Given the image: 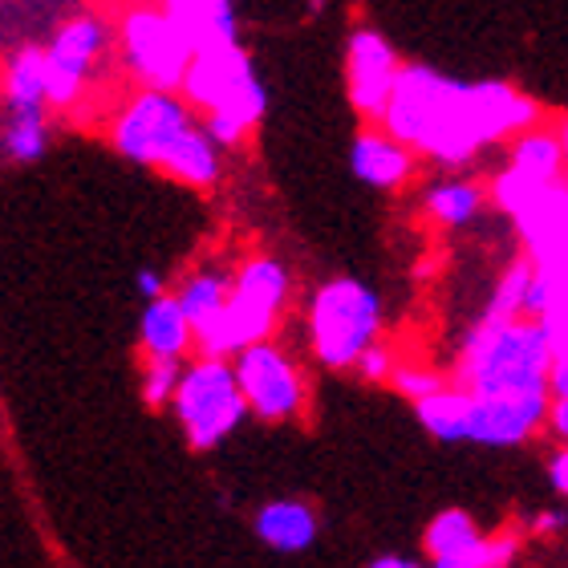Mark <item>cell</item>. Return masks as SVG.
<instances>
[{
  "label": "cell",
  "instance_id": "obj_33",
  "mask_svg": "<svg viewBox=\"0 0 568 568\" xmlns=\"http://www.w3.org/2000/svg\"><path fill=\"white\" fill-rule=\"evenodd\" d=\"M548 430L557 435V443H568V398H552V415H548Z\"/></svg>",
  "mask_w": 568,
  "mask_h": 568
},
{
  "label": "cell",
  "instance_id": "obj_24",
  "mask_svg": "<svg viewBox=\"0 0 568 568\" xmlns=\"http://www.w3.org/2000/svg\"><path fill=\"white\" fill-rule=\"evenodd\" d=\"M232 281L236 276L220 273V268H200V273L183 276L175 296L179 305H183V313L191 317V325H195V333L220 317V308L227 305V293H232Z\"/></svg>",
  "mask_w": 568,
  "mask_h": 568
},
{
  "label": "cell",
  "instance_id": "obj_26",
  "mask_svg": "<svg viewBox=\"0 0 568 568\" xmlns=\"http://www.w3.org/2000/svg\"><path fill=\"white\" fill-rule=\"evenodd\" d=\"M49 146V126H45V110H33V114H12L9 126H4V151L17 163H37Z\"/></svg>",
  "mask_w": 568,
  "mask_h": 568
},
{
  "label": "cell",
  "instance_id": "obj_27",
  "mask_svg": "<svg viewBox=\"0 0 568 568\" xmlns=\"http://www.w3.org/2000/svg\"><path fill=\"white\" fill-rule=\"evenodd\" d=\"M443 386H450V378L443 374V369L415 366V362H398V369H394V378H390V390H398L403 398H410V406L423 403V398H430V394H438Z\"/></svg>",
  "mask_w": 568,
  "mask_h": 568
},
{
  "label": "cell",
  "instance_id": "obj_37",
  "mask_svg": "<svg viewBox=\"0 0 568 568\" xmlns=\"http://www.w3.org/2000/svg\"><path fill=\"white\" fill-rule=\"evenodd\" d=\"M308 12L317 17V12H325V0H308Z\"/></svg>",
  "mask_w": 568,
  "mask_h": 568
},
{
  "label": "cell",
  "instance_id": "obj_14",
  "mask_svg": "<svg viewBox=\"0 0 568 568\" xmlns=\"http://www.w3.org/2000/svg\"><path fill=\"white\" fill-rule=\"evenodd\" d=\"M511 227L520 236L524 256L536 264V273L568 276V175L552 187L536 191L511 215Z\"/></svg>",
  "mask_w": 568,
  "mask_h": 568
},
{
  "label": "cell",
  "instance_id": "obj_28",
  "mask_svg": "<svg viewBox=\"0 0 568 568\" xmlns=\"http://www.w3.org/2000/svg\"><path fill=\"white\" fill-rule=\"evenodd\" d=\"M179 378H183V362H166V357H146V369H142V398H146V406L175 403Z\"/></svg>",
  "mask_w": 568,
  "mask_h": 568
},
{
  "label": "cell",
  "instance_id": "obj_13",
  "mask_svg": "<svg viewBox=\"0 0 568 568\" xmlns=\"http://www.w3.org/2000/svg\"><path fill=\"white\" fill-rule=\"evenodd\" d=\"M110 45V29L102 17H73L53 33V41L45 45L49 61V106L70 110L78 98L85 94V82L94 73L98 58Z\"/></svg>",
  "mask_w": 568,
  "mask_h": 568
},
{
  "label": "cell",
  "instance_id": "obj_35",
  "mask_svg": "<svg viewBox=\"0 0 568 568\" xmlns=\"http://www.w3.org/2000/svg\"><path fill=\"white\" fill-rule=\"evenodd\" d=\"M366 568H430V565H418V560H410V557H378V560H369Z\"/></svg>",
  "mask_w": 568,
  "mask_h": 568
},
{
  "label": "cell",
  "instance_id": "obj_25",
  "mask_svg": "<svg viewBox=\"0 0 568 568\" xmlns=\"http://www.w3.org/2000/svg\"><path fill=\"white\" fill-rule=\"evenodd\" d=\"M536 281V264L528 256H516L511 264H504L496 288L487 296L484 317H528V293Z\"/></svg>",
  "mask_w": 568,
  "mask_h": 568
},
{
  "label": "cell",
  "instance_id": "obj_30",
  "mask_svg": "<svg viewBox=\"0 0 568 568\" xmlns=\"http://www.w3.org/2000/svg\"><path fill=\"white\" fill-rule=\"evenodd\" d=\"M565 528H568V511H560V508L536 511L532 524H528V532L532 536H560Z\"/></svg>",
  "mask_w": 568,
  "mask_h": 568
},
{
  "label": "cell",
  "instance_id": "obj_34",
  "mask_svg": "<svg viewBox=\"0 0 568 568\" xmlns=\"http://www.w3.org/2000/svg\"><path fill=\"white\" fill-rule=\"evenodd\" d=\"M548 386H552V398H568V349L557 354V362H552V378H548Z\"/></svg>",
  "mask_w": 568,
  "mask_h": 568
},
{
  "label": "cell",
  "instance_id": "obj_22",
  "mask_svg": "<svg viewBox=\"0 0 568 568\" xmlns=\"http://www.w3.org/2000/svg\"><path fill=\"white\" fill-rule=\"evenodd\" d=\"M159 171H166V175L187 183V187H212L215 179H220V171H224V146L200 122V126H191L175 142V151L166 154V163Z\"/></svg>",
  "mask_w": 568,
  "mask_h": 568
},
{
  "label": "cell",
  "instance_id": "obj_29",
  "mask_svg": "<svg viewBox=\"0 0 568 568\" xmlns=\"http://www.w3.org/2000/svg\"><path fill=\"white\" fill-rule=\"evenodd\" d=\"M357 374L366 382H374V386H390L394 378V369H398V357H394V349L386 342L378 345H369L366 354H362V362H357Z\"/></svg>",
  "mask_w": 568,
  "mask_h": 568
},
{
  "label": "cell",
  "instance_id": "obj_6",
  "mask_svg": "<svg viewBox=\"0 0 568 568\" xmlns=\"http://www.w3.org/2000/svg\"><path fill=\"white\" fill-rule=\"evenodd\" d=\"M171 406H175L179 426H183V435H187V443L195 450L220 447L252 415L248 398L240 390L232 357H207V354H200L195 362L183 366V378H179L175 403Z\"/></svg>",
  "mask_w": 568,
  "mask_h": 568
},
{
  "label": "cell",
  "instance_id": "obj_21",
  "mask_svg": "<svg viewBox=\"0 0 568 568\" xmlns=\"http://www.w3.org/2000/svg\"><path fill=\"white\" fill-rule=\"evenodd\" d=\"M415 418L426 435L443 443V447H463L471 443V394L463 386H443L438 394L415 403Z\"/></svg>",
  "mask_w": 568,
  "mask_h": 568
},
{
  "label": "cell",
  "instance_id": "obj_18",
  "mask_svg": "<svg viewBox=\"0 0 568 568\" xmlns=\"http://www.w3.org/2000/svg\"><path fill=\"white\" fill-rule=\"evenodd\" d=\"M252 532L264 548L284 552V557H296V552H308L317 545L321 536V520L313 504L305 499H268L256 520H252Z\"/></svg>",
  "mask_w": 568,
  "mask_h": 568
},
{
  "label": "cell",
  "instance_id": "obj_9",
  "mask_svg": "<svg viewBox=\"0 0 568 568\" xmlns=\"http://www.w3.org/2000/svg\"><path fill=\"white\" fill-rule=\"evenodd\" d=\"M565 175H568V159H565V146H560L557 126L540 122V126L516 134L508 142V163L499 166L496 175H491V183H487L491 207L511 220L524 203L532 200L536 191L552 187Z\"/></svg>",
  "mask_w": 568,
  "mask_h": 568
},
{
  "label": "cell",
  "instance_id": "obj_36",
  "mask_svg": "<svg viewBox=\"0 0 568 568\" xmlns=\"http://www.w3.org/2000/svg\"><path fill=\"white\" fill-rule=\"evenodd\" d=\"M557 134H560V146H565V159H568V114L557 122Z\"/></svg>",
  "mask_w": 568,
  "mask_h": 568
},
{
  "label": "cell",
  "instance_id": "obj_11",
  "mask_svg": "<svg viewBox=\"0 0 568 568\" xmlns=\"http://www.w3.org/2000/svg\"><path fill=\"white\" fill-rule=\"evenodd\" d=\"M520 548V532L487 536L471 520V511L463 508H443L423 532V552L430 568H511Z\"/></svg>",
  "mask_w": 568,
  "mask_h": 568
},
{
  "label": "cell",
  "instance_id": "obj_10",
  "mask_svg": "<svg viewBox=\"0 0 568 568\" xmlns=\"http://www.w3.org/2000/svg\"><path fill=\"white\" fill-rule=\"evenodd\" d=\"M240 378V390L248 398L252 418L261 423H293L305 410V378L281 345L268 337V342H256L248 349H240L232 357Z\"/></svg>",
  "mask_w": 568,
  "mask_h": 568
},
{
  "label": "cell",
  "instance_id": "obj_2",
  "mask_svg": "<svg viewBox=\"0 0 568 568\" xmlns=\"http://www.w3.org/2000/svg\"><path fill=\"white\" fill-rule=\"evenodd\" d=\"M557 349L532 317H479L463 333L450 382L475 398H516L552 394Z\"/></svg>",
  "mask_w": 568,
  "mask_h": 568
},
{
  "label": "cell",
  "instance_id": "obj_31",
  "mask_svg": "<svg viewBox=\"0 0 568 568\" xmlns=\"http://www.w3.org/2000/svg\"><path fill=\"white\" fill-rule=\"evenodd\" d=\"M548 484H552L557 496L568 499V443H560V450L548 459Z\"/></svg>",
  "mask_w": 568,
  "mask_h": 568
},
{
  "label": "cell",
  "instance_id": "obj_1",
  "mask_svg": "<svg viewBox=\"0 0 568 568\" xmlns=\"http://www.w3.org/2000/svg\"><path fill=\"white\" fill-rule=\"evenodd\" d=\"M540 122L545 106L532 94H524L520 85L499 78L463 82L435 65L406 61L378 126L406 142L423 163L459 171L484 151L511 142Z\"/></svg>",
  "mask_w": 568,
  "mask_h": 568
},
{
  "label": "cell",
  "instance_id": "obj_17",
  "mask_svg": "<svg viewBox=\"0 0 568 568\" xmlns=\"http://www.w3.org/2000/svg\"><path fill=\"white\" fill-rule=\"evenodd\" d=\"M491 203V191L479 183V179L467 175H438L423 187V215L443 232H463V227L479 224V215L487 212Z\"/></svg>",
  "mask_w": 568,
  "mask_h": 568
},
{
  "label": "cell",
  "instance_id": "obj_3",
  "mask_svg": "<svg viewBox=\"0 0 568 568\" xmlns=\"http://www.w3.org/2000/svg\"><path fill=\"white\" fill-rule=\"evenodd\" d=\"M179 94L187 98L191 110H200L207 134L224 151L240 146L268 114V90H264L261 73L252 65V53L240 41L195 49Z\"/></svg>",
  "mask_w": 568,
  "mask_h": 568
},
{
  "label": "cell",
  "instance_id": "obj_7",
  "mask_svg": "<svg viewBox=\"0 0 568 568\" xmlns=\"http://www.w3.org/2000/svg\"><path fill=\"white\" fill-rule=\"evenodd\" d=\"M119 53L146 90H179L191 70L195 45L163 4H134L119 21Z\"/></svg>",
  "mask_w": 568,
  "mask_h": 568
},
{
  "label": "cell",
  "instance_id": "obj_15",
  "mask_svg": "<svg viewBox=\"0 0 568 568\" xmlns=\"http://www.w3.org/2000/svg\"><path fill=\"white\" fill-rule=\"evenodd\" d=\"M552 415V394H516V398H475L471 394V447L511 450L540 435Z\"/></svg>",
  "mask_w": 568,
  "mask_h": 568
},
{
  "label": "cell",
  "instance_id": "obj_8",
  "mask_svg": "<svg viewBox=\"0 0 568 568\" xmlns=\"http://www.w3.org/2000/svg\"><path fill=\"white\" fill-rule=\"evenodd\" d=\"M200 126L195 110L179 90H146L126 98V106L119 110V119L110 126L114 151L126 154L139 166H163L166 154L175 151V142Z\"/></svg>",
  "mask_w": 568,
  "mask_h": 568
},
{
  "label": "cell",
  "instance_id": "obj_20",
  "mask_svg": "<svg viewBox=\"0 0 568 568\" xmlns=\"http://www.w3.org/2000/svg\"><path fill=\"white\" fill-rule=\"evenodd\" d=\"M183 33L191 37L195 49H212L240 41V17L236 0H159Z\"/></svg>",
  "mask_w": 568,
  "mask_h": 568
},
{
  "label": "cell",
  "instance_id": "obj_5",
  "mask_svg": "<svg viewBox=\"0 0 568 568\" xmlns=\"http://www.w3.org/2000/svg\"><path fill=\"white\" fill-rule=\"evenodd\" d=\"M382 296L357 276H333L308 296V349L325 369H354L382 342Z\"/></svg>",
  "mask_w": 568,
  "mask_h": 568
},
{
  "label": "cell",
  "instance_id": "obj_16",
  "mask_svg": "<svg viewBox=\"0 0 568 568\" xmlns=\"http://www.w3.org/2000/svg\"><path fill=\"white\" fill-rule=\"evenodd\" d=\"M418 163H423V159H418L406 142L394 139L386 126H378V122L362 126L354 146H349V171H354L357 183H366V187H374V191L406 187V183L415 179Z\"/></svg>",
  "mask_w": 568,
  "mask_h": 568
},
{
  "label": "cell",
  "instance_id": "obj_4",
  "mask_svg": "<svg viewBox=\"0 0 568 568\" xmlns=\"http://www.w3.org/2000/svg\"><path fill=\"white\" fill-rule=\"evenodd\" d=\"M288 293H293V276H288V268L276 256H252V261H244L236 281H232L227 305L220 308V317L195 333L200 354L236 357L248 345L268 342L284 305H288Z\"/></svg>",
  "mask_w": 568,
  "mask_h": 568
},
{
  "label": "cell",
  "instance_id": "obj_12",
  "mask_svg": "<svg viewBox=\"0 0 568 568\" xmlns=\"http://www.w3.org/2000/svg\"><path fill=\"white\" fill-rule=\"evenodd\" d=\"M406 61L378 29H354L345 41V94L362 122H382Z\"/></svg>",
  "mask_w": 568,
  "mask_h": 568
},
{
  "label": "cell",
  "instance_id": "obj_32",
  "mask_svg": "<svg viewBox=\"0 0 568 568\" xmlns=\"http://www.w3.org/2000/svg\"><path fill=\"white\" fill-rule=\"evenodd\" d=\"M134 284H139L142 301H154V296H163V293H166L163 273H159V268H151V264H142L139 273H134Z\"/></svg>",
  "mask_w": 568,
  "mask_h": 568
},
{
  "label": "cell",
  "instance_id": "obj_19",
  "mask_svg": "<svg viewBox=\"0 0 568 568\" xmlns=\"http://www.w3.org/2000/svg\"><path fill=\"white\" fill-rule=\"evenodd\" d=\"M139 342L146 357H166V362H183L187 349L195 345V325L183 313L179 296H154L142 308L139 321Z\"/></svg>",
  "mask_w": 568,
  "mask_h": 568
},
{
  "label": "cell",
  "instance_id": "obj_23",
  "mask_svg": "<svg viewBox=\"0 0 568 568\" xmlns=\"http://www.w3.org/2000/svg\"><path fill=\"white\" fill-rule=\"evenodd\" d=\"M4 102L12 114H33L49 106V61L45 49L24 45L4 65Z\"/></svg>",
  "mask_w": 568,
  "mask_h": 568
}]
</instances>
